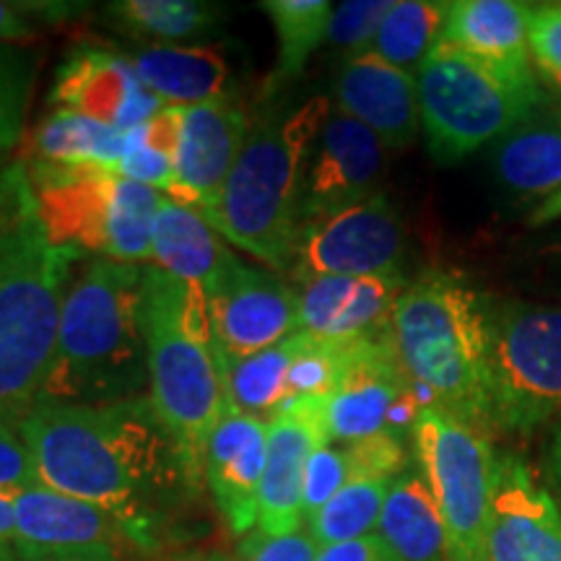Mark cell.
<instances>
[{
  "mask_svg": "<svg viewBox=\"0 0 561 561\" xmlns=\"http://www.w3.org/2000/svg\"><path fill=\"white\" fill-rule=\"evenodd\" d=\"M265 458L268 421L227 405L208 439L203 479L234 536L244 538L257 528Z\"/></svg>",
  "mask_w": 561,
  "mask_h": 561,
  "instance_id": "d6986e66",
  "label": "cell"
},
{
  "mask_svg": "<svg viewBox=\"0 0 561 561\" xmlns=\"http://www.w3.org/2000/svg\"><path fill=\"white\" fill-rule=\"evenodd\" d=\"M377 536L396 561H447V533L430 486L416 473L392 479Z\"/></svg>",
  "mask_w": 561,
  "mask_h": 561,
  "instance_id": "4316f807",
  "label": "cell"
},
{
  "mask_svg": "<svg viewBox=\"0 0 561 561\" xmlns=\"http://www.w3.org/2000/svg\"><path fill=\"white\" fill-rule=\"evenodd\" d=\"M261 9L268 13L278 39L276 66L265 83V96H273L305 73L310 55L325 42L333 3H325V0H265Z\"/></svg>",
  "mask_w": 561,
  "mask_h": 561,
  "instance_id": "f1b7e54d",
  "label": "cell"
},
{
  "mask_svg": "<svg viewBox=\"0 0 561 561\" xmlns=\"http://www.w3.org/2000/svg\"><path fill=\"white\" fill-rule=\"evenodd\" d=\"M81 252L62 248L42 219L24 161L0 172V421L19 426L34 405L58 341L70 268Z\"/></svg>",
  "mask_w": 561,
  "mask_h": 561,
  "instance_id": "7a4b0ae2",
  "label": "cell"
},
{
  "mask_svg": "<svg viewBox=\"0 0 561 561\" xmlns=\"http://www.w3.org/2000/svg\"><path fill=\"white\" fill-rule=\"evenodd\" d=\"M221 362L248 359L297 333L299 294L273 273L234 261L206 294Z\"/></svg>",
  "mask_w": 561,
  "mask_h": 561,
  "instance_id": "7c38bea8",
  "label": "cell"
},
{
  "mask_svg": "<svg viewBox=\"0 0 561 561\" xmlns=\"http://www.w3.org/2000/svg\"><path fill=\"white\" fill-rule=\"evenodd\" d=\"M561 416V310L489 305V424L533 432Z\"/></svg>",
  "mask_w": 561,
  "mask_h": 561,
  "instance_id": "9c48e42d",
  "label": "cell"
},
{
  "mask_svg": "<svg viewBox=\"0 0 561 561\" xmlns=\"http://www.w3.org/2000/svg\"><path fill=\"white\" fill-rule=\"evenodd\" d=\"M53 102L121 133L136 130L167 107L140 81L133 58L102 45H79L68 55L58 68Z\"/></svg>",
  "mask_w": 561,
  "mask_h": 561,
  "instance_id": "5bb4252c",
  "label": "cell"
},
{
  "mask_svg": "<svg viewBox=\"0 0 561 561\" xmlns=\"http://www.w3.org/2000/svg\"><path fill=\"white\" fill-rule=\"evenodd\" d=\"M419 115L432 157L455 164L507 136L543 107V91L510 87L486 66L447 42H437L416 68Z\"/></svg>",
  "mask_w": 561,
  "mask_h": 561,
  "instance_id": "ba28073f",
  "label": "cell"
},
{
  "mask_svg": "<svg viewBox=\"0 0 561 561\" xmlns=\"http://www.w3.org/2000/svg\"><path fill=\"white\" fill-rule=\"evenodd\" d=\"M34 486L42 483L30 447L21 437L19 426L0 421V494L13 496Z\"/></svg>",
  "mask_w": 561,
  "mask_h": 561,
  "instance_id": "60d3db41",
  "label": "cell"
},
{
  "mask_svg": "<svg viewBox=\"0 0 561 561\" xmlns=\"http://www.w3.org/2000/svg\"><path fill=\"white\" fill-rule=\"evenodd\" d=\"M60 561H121V553H117V551H96V553H83V557L60 559Z\"/></svg>",
  "mask_w": 561,
  "mask_h": 561,
  "instance_id": "f6af8a7d",
  "label": "cell"
},
{
  "mask_svg": "<svg viewBox=\"0 0 561 561\" xmlns=\"http://www.w3.org/2000/svg\"><path fill=\"white\" fill-rule=\"evenodd\" d=\"M424 483L447 533V561H486L500 458L486 437L439 409H421L411 432Z\"/></svg>",
  "mask_w": 561,
  "mask_h": 561,
  "instance_id": "30bf717a",
  "label": "cell"
},
{
  "mask_svg": "<svg viewBox=\"0 0 561 561\" xmlns=\"http://www.w3.org/2000/svg\"><path fill=\"white\" fill-rule=\"evenodd\" d=\"M351 481V462L346 447L339 450L333 445H322L312 453L305 471V489H301V515L312 520L318 512L333 500Z\"/></svg>",
  "mask_w": 561,
  "mask_h": 561,
  "instance_id": "74e56055",
  "label": "cell"
},
{
  "mask_svg": "<svg viewBox=\"0 0 561 561\" xmlns=\"http://www.w3.org/2000/svg\"><path fill=\"white\" fill-rule=\"evenodd\" d=\"M553 471H557V479L561 483V430L557 432V439H553Z\"/></svg>",
  "mask_w": 561,
  "mask_h": 561,
  "instance_id": "bcb514c9",
  "label": "cell"
},
{
  "mask_svg": "<svg viewBox=\"0 0 561 561\" xmlns=\"http://www.w3.org/2000/svg\"><path fill=\"white\" fill-rule=\"evenodd\" d=\"M447 19V3L432 0H396L377 30L369 53L390 66L416 70L434 45L442 39Z\"/></svg>",
  "mask_w": 561,
  "mask_h": 561,
  "instance_id": "d6a6232c",
  "label": "cell"
},
{
  "mask_svg": "<svg viewBox=\"0 0 561 561\" xmlns=\"http://www.w3.org/2000/svg\"><path fill=\"white\" fill-rule=\"evenodd\" d=\"M351 462V481L354 479H398L405 468L403 439L390 432H380L375 437L346 445Z\"/></svg>",
  "mask_w": 561,
  "mask_h": 561,
  "instance_id": "f35d334b",
  "label": "cell"
},
{
  "mask_svg": "<svg viewBox=\"0 0 561 561\" xmlns=\"http://www.w3.org/2000/svg\"><path fill=\"white\" fill-rule=\"evenodd\" d=\"M559 219H561V191H557L553 195H549L546 201L538 203L536 210L530 214L528 224H530V227H546V224L559 221Z\"/></svg>",
  "mask_w": 561,
  "mask_h": 561,
  "instance_id": "ee69618b",
  "label": "cell"
},
{
  "mask_svg": "<svg viewBox=\"0 0 561 561\" xmlns=\"http://www.w3.org/2000/svg\"><path fill=\"white\" fill-rule=\"evenodd\" d=\"M19 432L42 486L96 504L138 546H157L167 517L201 486L149 396L107 405L37 403Z\"/></svg>",
  "mask_w": 561,
  "mask_h": 561,
  "instance_id": "6da1fadb",
  "label": "cell"
},
{
  "mask_svg": "<svg viewBox=\"0 0 561 561\" xmlns=\"http://www.w3.org/2000/svg\"><path fill=\"white\" fill-rule=\"evenodd\" d=\"M13 500V551L19 561H60L96 551H117L123 530L96 504L34 486Z\"/></svg>",
  "mask_w": 561,
  "mask_h": 561,
  "instance_id": "2e32d148",
  "label": "cell"
},
{
  "mask_svg": "<svg viewBox=\"0 0 561 561\" xmlns=\"http://www.w3.org/2000/svg\"><path fill=\"white\" fill-rule=\"evenodd\" d=\"M533 3L515 0H455L447 3L442 42L468 53L510 87L543 91L530 60Z\"/></svg>",
  "mask_w": 561,
  "mask_h": 561,
  "instance_id": "44dd1931",
  "label": "cell"
},
{
  "mask_svg": "<svg viewBox=\"0 0 561 561\" xmlns=\"http://www.w3.org/2000/svg\"><path fill=\"white\" fill-rule=\"evenodd\" d=\"M390 483L392 481L388 479L348 481L312 520H307V525H310L307 530L312 533L314 543L320 549H328V546L371 536L377 530V523H380Z\"/></svg>",
  "mask_w": 561,
  "mask_h": 561,
  "instance_id": "836d02e7",
  "label": "cell"
},
{
  "mask_svg": "<svg viewBox=\"0 0 561 561\" xmlns=\"http://www.w3.org/2000/svg\"><path fill=\"white\" fill-rule=\"evenodd\" d=\"M409 280L403 271L380 276H328L301 284L297 328L328 341H356L390 328Z\"/></svg>",
  "mask_w": 561,
  "mask_h": 561,
  "instance_id": "7402d4cb",
  "label": "cell"
},
{
  "mask_svg": "<svg viewBox=\"0 0 561 561\" xmlns=\"http://www.w3.org/2000/svg\"><path fill=\"white\" fill-rule=\"evenodd\" d=\"M405 237L385 195L301 224L291 273L297 284L328 276H380L401 271Z\"/></svg>",
  "mask_w": 561,
  "mask_h": 561,
  "instance_id": "8fae6325",
  "label": "cell"
},
{
  "mask_svg": "<svg viewBox=\"0 0 561 561\" xmlns=\"http://www.w3.org/2000/svg\"><path fill=\"white\" fill-rule=\"evenodd\" d=\"M486 561H561V512L515 455L500 458Z\"/></svg>",
  "mask_w": 561,
  "mask_h": 561,
  "instance_id": "ffe728a7",
  "label": "cell"
},
{
  "mask_svg": "<svg viewBox=\"0 0 561 561\" xmlns=\"http://www.w3.org/2000/svg\"><path fill=\"white\" fill-rule=\"evenodd\" d=\"M331 110V100L312 96L252 125L219 203L201 214L216 234L276 273L294 263L307 167Z\"/></svg>",
  "mask_w": 561,
  "mask_h": 561,
  "instance_id": "5b68a950",
  "label": "cell"
},
{
  "mask_svg": "<svg viewBox=\"0 0 561 561\" xmlns=\"http://www.w3.org/2000/svg\"><path fill=\"white\" fill-rule=\"evenodd\" d=\"M409 388L411 380L392 348L390 328L356 341L339 385L325 396L331 445H354L388 430L390 409Z\"/></svg>",
  "mask_w": 561,
  "mask_h": 561,
  "instance_id": "e0dca14e",
  "label": "cell"
},
{
  "mask_svg": "<svg viewBox=\"0 0 561 561\" xmlns=\"http://www.w3.org/2000/svg\"><path fill=\"white\" fill-rule=\"evenodd\" d=\"M125 151V133L83 117L73 110L55 107L34 130L30 161L66 167H104L117 172Z\"/></svg>",
  "mask_w": 561,
  "mask_h": 561,
  "instance_id": "83f0119b",
  "label": "cell"
},
{
  "mask_svg": "<svg viewBox=\"0 0 561 561\" xmlns=\"http://www.w3.org/2000/svg\"><path fill=\"white\" fill-rule=\"evenodd\" d=\"M382 140L354 117L331 110L312 146L301 193V224L325 219L380 195Z\"/></svg>",
  "mask_w": 561,
  "mask_h": 561,
  "instance_id": "4fadbf2b",
  "label": "cell"
},
{
  "mask_svg": "<svg viewBox=\"0 0 561 561\" xmlns=\"http://www.w3.org/2000/svg\"><path fill=\"white\" fill-rule=\"evenodd\" d=\"M320 546L310 530H294L284 536H265L252 530L242 538L237 561H318Z\"/></svg>",
  "mask_w": 561,
  "mask_h": 561,
  "instance_id": "ab89813d",
  "label": "cell"
},
{
  "mask_svg": "<svg viewBox=\"0 0 561 561\" xmlns=\"http://www.w3.org/2000/svg\"><path fill=\"white\" fill-rule=\"evenodd\" d=\"M252 130L250 117L231 100L185 107L178 178L170 198L206 214L219 203Z\"/></svg>",
  "mask_w": 561,
  "mask_h": 561,
  "instance_id": "ac0fdd59",
  "label": "cell"
},
{
  "mask_svg": "<svg viewBox=\"0 0 561 561\" xmlns=\"http://www.w3.org/2000/svg\"><path fill=\"white\" fill-rule=\"evenodd\" d=\"M301 343H305V333L297 331L248 359L221 362L227 405L261 419L273 416L286 403V380H289V369Z\"/></svg>",
  "mask_w": 561,
  "mask_h": 561,
  "instance_id": "f546056e",
  "label": "cell"
},
{
  "mask_svg": "<svg viewBox=\"0 0 561 561\" xmlns=\"http://www.w3.org/2000/svg\"><path fill=\"white\" fill-rule=\"evenodd\" d=\"M318 561H396L390 551L385 549L377 533L367 538H356V541L335 543L328 549H320Z\"/></svg>",
  "mask_w": 561,
  "mask_h": 561,
  "instance_id": "7bdbcfd3",
  "label": "cell"
},
{
  "mask_svg": "<svg viewBox=\"0 0 561 561\" xmlns=\"http://www.w3.org/2000/svg\"><path fill=\"white\" fill-rule=\"evenodd\" d=\"M144 265L91 261L70 280L58 341L37 403L107 405L149 396L140 328Z\"/></svg>",
  "mask_w": 561,
  "mask_h": 561,
  "instance_id": "3957f363",
  "label": "cell"
},
{
  "mask_svg": "<svg viewBox=\"0 0 561 561\" xmlns=\"http://www.w3.org/2000/svg\"><path fill=\"white\" fill-rule=\"evenodd\" d=\"M32 66L24 55L0 45V149H11L24 133Z\"/></svg>",
  "mask_w": 561,
  "mask_h": 561,
  "instance_id": "d590c367",
  "label": "cell"
},
{
  "mask_svg": "<svg viewBox=\"0 0 561 561\" xmlns=\"http://www.w3.org/2000/svg\"><path fill=\"white\" fill-rule=\"evenodd\" d=\"M193 561H227V559H193Z\"/></svg>",
  "mask_w": 561,
  "mask_h": 561,
  "instance_id": "c3c4849f",
  "label": "cell"
},
{
  "mask_svg": "<svg viewBox=\"0 0 561 561\" xmlns=\"http://www.w3.org/2000/svg\"><path fill=\"white\" fill-rule=\"evenodd\" d=\"M528 45L536 76L561 100V3H533Z\"/></svg>",
  "mask_w": 561,
  "mask_h": 561,
  "instance_id": "8d00e7d4",
  "label": "cell"
},
{
  "mask_svg": "<svg viewBox=\"0 0 561 561\" xmlns=\"http://www.w3.org/2000/svg\"><path fill=\"white\" fill-rule=\"evenodd\" d=\"M185 107H164L149 123L125 133V151L117 174L164 195L178 178V151Z\"/></svg>",
  "mask_w": 561,
  "mask_h": 561,
  "instance_id": "4dcf8cb0",
  "label": "cell"
},
{
  "mask_svg": "<svg viewBox=\"0 0 561 561\" xmlns=\"http://www.w3.org/2000/svg\"><path fill=\"white\" fill-rule=\"evenodd\" d=\"M494 170L517 198L546 201L561 191V102H546L496 140Z\"/></svg>",
  "mask_w": 561,
  "mask_h": 561,
  "instance_id": "d4e9b609",
  "label": "cell"
},
{
  "mask_svg": "<svg viewBox=\"0 0 561 561\" xmlns=\"http://www.w3.org/2000/svg\"><path fill=\"white\" fill-rule=\"evenodd\" d=\"M0 561H19L13 549H0Z\"/></svg>",
  "mask_w": 561,
  "mask_h": 561,
  "instance_id": "7dc6e473",
  "label": "cell"
},
{
  "mask_svg": "<svg viewBox=\"0 0 561 561\" xmlns=\"http://www.w3.org/2000/svg\"><path fill=\"white\" fill-rule=\"evenodd\" d=\"M390 339L421 409L489 432V305L450 273H424L390 314Z\"/></svg>",
  "mask_w": 561,
  "mask_h": 561,
  "instance_id": "277c9868",
  "label": "cell"
},
{
  "mask_svg": "<svg viewBox=\"0 0 561 561\" xmlns=\"http://www.w3.org/2000/svg\"><path fill=\"white\" fill-rule=\"evenodd\" d=\"M331 445L325 396L294 398L268 419V458L257 504V530L284 536L301 528V489L312 453Z\"/></svg>",
  "mask_w": 561,
  "mask_h": 561,
  "instance_id": "9a60e30c",
  "label": "cell"
},
{
  "mask_svg": "<svg viewBox=\"0 0 561 561\" xmlns=\"http://www.w3.org/2000/svg\"><path fill=\"white\" fill-rule=\"evenodd\" d=\"M234 261L237 257L198 210L182 206L170 195L161 198L151 231L153 268L170 273L206 297Z\"/></svg>",
  "mask_w": 561,
  "mask_h": 561,
  "instance_id": "cb8c5ba5",
  "label": "cell"
},
{
  "mask_svg": "<svg viewBox=\"0 0 561 561\" xmlns=\"http://www.w3.org/2000/svg\"><path fill=\"white\" fill-rule=\"evenodd\" d=\"M140 81L167 107H195L229 100L231 70L219 50L210 47L153 45L133 58Z\"/></svg>",
  "mask_w": 561,
  "mask_h": 561,
  "instance_id": "484cf974",
  "label": "cell"
},
{
  "mask_svg": "<svg viewBox=\"0 0 561 561\" xmlns=\"http://www.w3.org/2000/svg\"><path fill=\"white\" fill-rule=\"evenodd\" d=\"M42 219L62 248L94 252L102 261L151 263V231L164 193L125 180L104 167L24 161Z\"/></svg>",
  "mask_w": 561,
  "mask_h": 561,
  "instance_id": "52a82bcc",
  "label": "cell"
},
{
  "mask_svg": "<svg viewBox=\"0 0 561 561\" xmlns=\"http://www.w3.org/2000/svg\"><path fill=\"white\" fill-rule=\"evenodd\" d=\"M335 110L367 125L385 149H405L421 128L416 73L371 53L348 58L335 79Z\"/></svg>",
  "mask_w": 561,
  "mask_h": 561,
  "instance_id": "603a6c76",
  "label": "cell"
},
{
  "mask_svg": "<svg viewBox=\"0 0 561 561\" xmlns=\"http://www.w3.org/2000/svg\"><path fill=\"white\" fill-rule=\"evenodd\" d=\"M76 13L70 3H9L0 0V39H30L37 21H60Z\"/></svg>",
  "mask_w": 561,
  "mask_h": 561,
  "instance_id": "b9f144b4",
  "label": "cell"
},
{
  "mask_svg": "<svg viewBox=\"0 0 561 561\" xmlns=\"http://www.w3.org/2000/svg\"><path fill=\"white\" fill-rule=\"evenodd\" d=\"M392 3L396 0H346L333 5L325 42H331L335 50L346 53V60L369 53Z\"/></svg>",
  "mask_w": 561,
  "mask_h": 561,
  "instance_id": "e575fe53",
  "label": "cell"
},
{
  "mask_svg": "<svg viewBox=\"0 0 561 561\" xmlns=\"http://www.w3.org/2000/svg\"><path fill=\"white\" fill-rule=\"evenodd\" d=\"M140 328L149 354V398L178 442L187 466L203 479V458L227 411L221 351L206 297L170 273L144 265Z\"/></svg>",
  "mask_w": 561,
  "mask_h": 561,
  "instance_id": "8992f818",
  "label": "cell"
},
{
  "mask_svg": "<svg viewBox=\"0 0 561 561\" xmlns=\"http://www.w3.org/2000/svg\"><path fill=\"white\" fill-rule=\"evenodd\" d=\"M117 30L133 37L180 42L206 34L227 16L221 5L198 0H121L107 5Z\"/></svg>",
  "mask_w": 561,
  "mask_h": 561,
  "instance_id": "1f68e13d",
  "label": "cell"
}]
</instances>
